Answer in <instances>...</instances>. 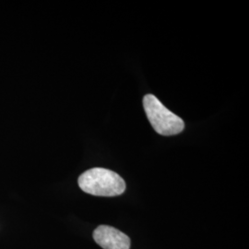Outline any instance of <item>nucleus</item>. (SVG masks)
I'll return each mask as SVG.
<instances>
[{"label": "nucleus", "mask_w": 249, "mask_h": 249, "mask_svg": "<svg viewBox=\"0 0 249 249\" xmlns=\"http://www.w3.org/2000/svg\"><path fill=\"white\" fill-rule=\"evenodd\" d=\"M78 183L82 191L92 196H119L125 190L124 179L118 174L99 167L81 174Z\"/></svg>", "instance_id": "obj_1"}, {"label": "nucleus", "mask_w": 249, "mask_h": 249, "mask_svg": "<svg viewBox=\"0 0 249 249\" xmlns=\"http://www.w3.org/2000/svg\"><path fill=\"white\" fill-rule=\"evenodd\" d=\"M143 107L154 130L162 136H173L183 131L185 123L164 107L156 96L147 94L143 98Z\"/></svg>", "instance_id": "obj_2"}, {"label": "nucleus", "mask_w": 249, "mask_h": 249, "mask_svg": "<svg viewBox=\"0 0 249 249\" xmlns=\"http://www.w3.org/2000/svg\"><path fill=\"white\" fill-rule=\"evenodd\" d=\"M93 239L104 249H129L130 239L122 231L108 225H100L93 231Z\"/></svg>", "instance_id": "obj_3"}]
</instances>
